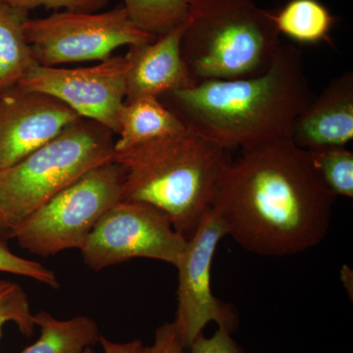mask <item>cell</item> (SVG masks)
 I'll use <instances>...</instances> for the list:
<instances>
[{"label":"cell","instance_id":"1","mask_svg":"<svg viewBox=\"0 0 353 353\" xmlns=\"http://www.w3.org/2000/svg\"><path fill=\"white\" fill-rule=\"evenodd\" d=\"M336 196L308 150L281 139L243 150L221 176L212 209L246 252L283 257L328 234Z\"/></svg>","mask_w":353,"mask_h":353},{"label":"cell","instance_id":"2","mask_svg":"<svg viewBox=\"0 0 353 353\" xmlns=\"http://www.w3.org/2000/svg\"><path fill=\"white\" fill-rule=\"evenodd\" d=\"M314 97L303 53L283 44L261 75L205 81L159 99L180 118L188 131L227 152H243L292 139L296 118Z\"/></svg>","mask_w":353,"mask_h":353},{"label":"cell","instance_id":"3","mask_svg":"<svg viewBox=\"0 0 353 353\" xmlns=\"http://www.w3.org/2000/svg\"><path fill=\"white\" fill-rule=\"evenodd\" d=\"M231 160L229 152L188 130L114 157L124 170L122 201L159 209L187 240L212 208L221 176Z\"/></svg>","mask_w":353,"mask_h":353},{"label":"cell","instance_id":"4","mask_svg":"<svg viewBox=\"0 0 353 353\" xmlns=\"http://www.w3.org/2000/svg\"><path fill=\"white\" fill-rule=\"evenodd\" d=\"M273 12L255 0H196L182 55L197 83L261 75L282 48Z\"/></svg>","mask_w":353,"mask_h":353},{"label":"cell","instance_id":"5","mask_svg":"<svg viewBox=\"0 0 353 353\" xmlns=\"http://www.w3.org/2000/svg\"><path fill=\"white\" fill-rule=\"evenodd\" d=\"M114 134L80 118L50 143L0 170V213L11 229L83 174L114 161Z\"/></svg>","mask_w":353,"mask_h":353},{"label":"cell","instance_id":"6","mask_svg":"<svg viewBox=\"0 0 353 353\" xmlns=\"http://www.w3.org/2000/svg\"><path fill=\"white\" fill-rule=\"evenodd\" d=\"M123 183L115 161L92 169L14 225L12 239L39 256L81 250L102 216L122 201Z\"/></svg>","mask_w":353,"mask_h":353},{"label":"cell","instance_id":"7","mask_svg":"<svg viewBox=\"0 0 353 353\" xmlns=\"http://www.w3.org/2000/svg\"><path fill=\"white\" fill-rule=\"evenodd\" d=\"M25 34L37 62L44 67L104 61L122 46L157 39L137 27L123 6L104 12L61 11L39 19L29 18Z\"/></svg>","mask_w":353,"mask_h":353},{"label":"cell","instance_id":"8","mask_svg":"<svg viewBox=\"0 0 353 353\" xmlns=\"http://www.w3.org/2000/svg\"><path fill=\"white\" fill-rule=\"evenodd\" d=\"M188 240L159 209L143 202L120 201L109 209L81 248L83 262L101 271L134 259L178 266Z\"/></svg>","mask_w":353,"mask_h":353},{"label":"cell","instance_id":"9","mask_svg":"<svg viewBox=\"0 0 353 353\" xmlns=\"http://www.w3.org/2000/svg\"><path fill=\"white\" fill-rule=\"evenodd\" d=\"M225 236L226 227L210 209L188 240L185 252L176 267L178 289L173 323L187 350L210 323H216L232 334L240 325L234 306L217 299L211 288L213 259Z\"/></svg>","mask_w":353,"mask_h":353},{"label":"cell","instance_id":"10","mask_svg":"<svg viewBox=\"0 0 353 353\" xmlns=\"http://www.w3.org/2000/svg\"><path fill=\"white\" fill-rule=\"evenodd\" d=\"M127 68L126 57L119 55L85 68L38 66L17 85L51 95L79 117L94 121L118 134L120 111L126 101Z\"/></svg>","mask_w":353,"mask_h":353},{"label":"cell","instance_id":"11","mask_svg":"<svg viewBox=\"0 0 353 353\" xmlns=\"http://www.w3.org/2000/svg\"><path fill=\"white\" fill-rule=\"evenodd\" d=\"M51 95L16 85L0 94V170L18 163L80 119Z\"/></svg>","mask_w":353,"mask_h":353},{"label":"cell","instance_id":"12","mask_svg":"<svg viewBox=\"0 0 353 353\" xmlns=\"http://www.w3.org/2000/svg\"><path fill=\"white\" fill-rule=\"evenodd\" d=\"M185 25L152 43L130 46L126 57V101L160 97L196 85L182 55Z\"/></svg>","mask_w":353,"mask_h":353},{"label":"cell","instance_id":"13","mask_svg":"<svg viewBox=\"0 0 353 353\" xmlns=\"http://www.w3.org/2000/svg\"><path fill=\"white\" fill-rule=\"evenodd\" d=\"M292 141L306 150L345 146L353 139V73L333 79L301 111Z\"/></svg>","mask_w":353,"mask_h":353},{"label":"cell","instance_id":"14","mask_svg":"<svg viewBox=\"0 0 353 353\" xmlns=\"http://www.w3.org/2000/svg\"><path fill=\"white\" fill-rule=\"evenodd\" d=\"M187 128L173 111L157 97H143L125 101L119 115V139L115 152H124L153 139L176 136Z\"/></svg>","mask_w":353,"mask_h":353},{"label":"cell","instance_id":"15","mask_svg":"<svg viewBox=\"0 0 353 353\" xmlns=\"http://www.w3.org/2000/svg\"><path fill=\"white\" fill-rule=\"evenodd\" d=\"M29 13L0 1V94L15 88L39 66L26 38Z\"/></svg>","mask_w":353,"mask_h":353},{"label":"cell","instance_id":"16","mask_svg":"<svg viewBox=\"0 0 353 353\" xmlns=\"http://www.w3.org/2000/svg\"><path fill=\"white\" fill-rule=\"evenodd\" d=\"M34 320L41 334L21 353H83L99 343V325L87 316L60 320L41 310L34 314Z\"/></svg>","mask_w":353,"mask_h":353},{"label":"cell","instance_id":"17","mask_svg":"<svg viewBox=\"0 0 353 353\" xmlns=\"http://www.w3.org/2000/svg\"><path fill=\"white\" fill-rule=\"evenodd\" d=\"M273 19L280 34L299 43L315 44L329 39L336 19L319 0H290Z\"/></svg>","mask_w":353,"mask_h":353},{"label":"cell","instance_id":"18","mask_svg":"<svg viewBox=\"0 0 353 353\" xmlns=\"http://www.w3.org/2000/svg\"><path fill=\"white\" fill-rule=\"evenodd\" d=\"M130 19L154 38L189 22L196 0H123Z\"/></svg>","mask_w":353,"mask_h":353},{"label":"cell","instance_id":"19","mask_svg":"<svg viewBox=\"0 0 353 353\" xmlns=\"http://www.w3.org/2000/svg\"><path fill=\"white\" fill-rule=\"evenodd\" d=\"M313 164L334 196L353 197V152L345 146L308 150Z\"/></svg>","mask_w":353,"mask_h":353},{"label":"cell","instance_id":"20","mask_svg":"<svg viewBox=\"0 0 353 353\" xmlns=\"http://www.w3.org/2000/svg\"><path fill=\"white\" fill-rule=\"evenodd\" d=\"M8 323L15 324L26 336H32L37 327L25 290L11 281L0 280V340Z\"/></svg>","mask_w":353,"mask_h":353},{"label":"cell","instance_id":"21","mask_svg":"<svg viewBox=\"0 0 353 353\" xmlns=\"http://www.w3.org/2000/svg\"><path fill=\"white\" fill-rule=\"evenodd\" d=\"M0 272L32 279L51 289L60 287L54 272L39 262L18 256L9 248L7 241H0Z\"/></svg>","mask_w":353,"mask_h":353},{"label":"cell","instance_id":"22","mask_svg":"<svg viewBox=\"0 0 353 353\" xmlns=\"http://www.w3.org/2000/svg\"><path fill=\"white\" fill-rule=\"evenodd\" d=\"M8 6L31 11L43 8L68 12H99L108 6L109 0H0Z\"/></svg>","mask_w":353,"mask_h":353},{"label":"cell","instance_id":"23","mask_svg":"<svg viewBox=\"0 0 353 353\" xmlns=\"http://www.w3.org/2000/svg\"><path fill=\"white\" fill-rule=\"evenodd\" d=\"M189 353H245L243 348L234 340L229 330L218 327L213 336H197L188 348Z\"/></svg>","mask_w":353,"mask_h":353},{"label":"cell","instance_id":"24","mask_svg":"<svg viewBox=\"0 0 353 353\" xmlns=\"http://www.w3.org/2000/svg\"><path fill=\"white\" fill-rule=\"evenodd\" d=\"M173 322L164 323L155 331L154 341L139 353H188Z\"/></svg>","mask_w":353,"mask_h":353},{"label":"cell","instance_id":"25","mask_svg":"<svg viewBox=\"0 0 353 353\" xmlns=\"http://www.w3.org/2000/svg\"><path fill=\"white\" fill-rule=\"evenodd\" d=\"M99 345H101L104 353H139L143 348V341L132 340L127 343H115L101 336Z\"/></svg>","mask_w":353,"mask_h":353},{"label":"cell","instance_id":"26","mask_svg":"<svg viewBox=\"0 0 353 353\" xmlns=\"http://www.w3.org/2000/svg\"><path fill=\"white\" fill-rule=\"evenodd\" d=\"M9 239H12V229L0 213V241H7Z\"/></svg>","mask_w":353,"mask_h":353},{"label":"cell","instance_id":"27","mask_svg":"<svg viewBox=\"0 0 353 353\" xmlns=\"http://www.w3.org/2000/svg\"><path fill=\"white\" fill-rule=\"evenodd\" d=\"M83 353H95L94 347H88Z\"/></svg>","mask_w":353,"mask_h":353}]
</instances>
